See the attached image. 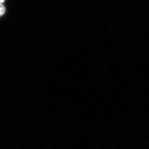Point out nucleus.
<instances>
[{
    "instance_id": "f257e3e1",
    "label": "nucleus",
    "mask_w": 149,
    "mask_h": 149,
    "mask_svg": "<svg viewBox=\"0 0 149 149\" xmlns=\"http://www.w3.org/2000/svg\"><path fill=\"white\" fill-rule=\"evenodd\" d=\"M6 8L2 3H0V17L3 16L5 13Z\"/></svg>"
},
{
    "instance_id": "f03ea898",
    "label": "nucleus",
    "mask_w": 149,
    "mask_h": 149,
    "mask_svg": "<svg viewBox=\"0 0 149 149\" xmlns=\"http://www.w3.org/2000/svg\"><path fill=\"white\" fill-rule=\"evenodd\" d=\"M5 0H0V3H3L4 2Z\"/></svg>"
}]
</instances>
